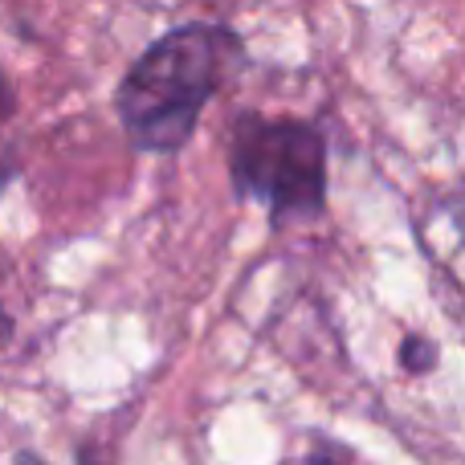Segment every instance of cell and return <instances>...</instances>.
Returning <instances> with one entry per match:
<instances>
[{
  "label": "cell",
  "mask_w": 465,
  "mask_h": 465,
  "mask_svg": "<svg viewBox=\"0 0 465 465\" xmlns=\"http://www.w3.org/2000/svg\"><path fill=\"white\" fill-rule=\"evenodd\" d=\"M282 465H363V458L351 450V445L335 441L327 433H302L294 453H286Z\"/></svg>",
  "instance_id": "3957f363"
},
{
  "label": "cell",
  "mask_w": 465,
  "mask_h": 465,
  "mask_svg": "<svg viewBox=\"0 0 465 465\" xmlns=\"http://www.w3.org/2000/svg\"><path fill=\"white\" fill-rule=\"evenodd\" d=\"M16 114V94H13V82L0 74V131L8 127V119Z\"/></svg>",
  "instance_id": "5b68a950"
},
{
  "label": "cell",
  "mask_w": 465,
  "mask_h": 465,
  "mask_svg": "<svg viewBox=\"0 0 465 465\" xmlns=\"http://www.w3.org/2000/svg\"><path fill=\"white\" fill-rule=\"evenodd\" d=\"M229 180L241 201L270 213V225L327 213V135L306 119L241 111L229 123Z\"/></svg>",
  "instance_id": "7a4b0ae2"
},
{
  "label": "cell",
  "mask_w": 465,
  "mask_h": 465,
  "mask_svg": "<svg viewBox=\"0 0 465 465\" xmlns=\"http://www.w3.org/2000/svg\"><path fill=\"white\" fill-rule=\"evenodd\" d=\"M8 180H13V168H8V163H0V188H5Z\"/></svg>",
  "instance_id": "52a82bcc"
},
{
  "label": "cell",
  "mask_w": 465,
  "mask_h": 465,
  "mask_svg": "<svg viewBox=\"0 0 465 465\" xmlns=\"http://www.w3.org/2000/svg\"><path fill=\"white\" fill-rule=\"evenodd\" d=\"M401 363L412 376H425V371L437 368V343H429V339H420V335H409L401 343Z\"/></svg>",
  "instance_id": "277c9868"
},
{
  "label": "cell",
  "mask_w": 465,
  "mask_h": 465,
  "mask_svg": "<svg viewBox=\"0 0 465 465\" xmlns=\"http://www.w3.org/2000/svg\"><path fill=\"white\" fill-rule=\"evenodd\" d=\"M8 335H13V319H8V311L0 306V343H5Z\"/></svg>",
  "instance_id": "8992f818"
},
{
  "label": "cell",
  "mask_w": 465,
  "mask_h": 465,
  "mask_svg": "<svg viewBox=\"0 0 465 465\" xmlns=\"http://www.w3.org/2000/svg\"><path fill=\"white\" fill-rule=\"evenodd\" d=\"M245 41L225 25L188 21L135 57L114 90L127 143L143 155H176L196 135L204 106L232 78Z\"/></svg>",
  "instance_id": "6da1fadb"
}]
</instances>
